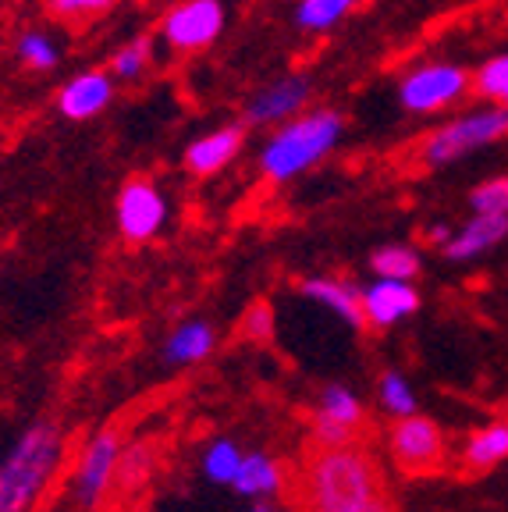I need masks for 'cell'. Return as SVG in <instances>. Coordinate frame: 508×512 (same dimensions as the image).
<instances>
[{"label":"cell","instance_id":"1","mask_svg":"<svg viewBox=\"0 0 508 512\" xmlns=\"http://www.w3.org/2000/svg\"><path fill=\"white\" fill-rule=\"evenodd\" d=\"M381 495H388V480L370 445H306L295 480L302 512H352Z\"/></svg>","mask_w":508,"mask_h":512},{"label":"cell","instance_id":"2","mask_svg":"<svg viewBox=\"0 0 508 512\" xmlns=\"http://www.w3.org/2000/svg\"><path fill=\"white\" fill-rule=\"evenodd\" d=\"M345 136V114L334 107H306L295 118L281 121L260 146V175L274 185L306 175L327 160Z\"/></svg>","mask_w":508,"mask_h":512},{"label":"cell","instance_id":"3","mask_svg":"<svg viewBox=\"0 0 508 512\" xmlns=\"http://www.w3.org/2000/svg\"><path fill=\"white\" fill-rule=\"evenodd\" d=\"M64 463V431L32 420L0 459V512H32Z\"/></svg>","mask_w":508,"mask_h":512},{"label":"cell","instance_id":"4","mask_svg":"<svg viewBox=\"0 0 508 512\" xmlns=\"http://www.w3.org/2000/svg\"><path fill=\"white\" fill-rule=\"evenodd\" d=\"M508 139V107L484 104L473 111L455 114L445 125L430 128L427 136L420 139V160L427 168H448L455 160L469 157V153L487 150Z\"/></svg>","mask_w":508,"mask_h":512},{"label":"cell","instance_id":"5","mask_svg":"<svg viewBox=\"0 0 508 512\" xmlns=\"http://www.w3.org/2000/svg\"><path fill=\"white\" fill-rule=\"evenodd\" d=\"M469 89H473V72H466L459 61H427L398 79V104L402 111L430 118L462 104Z\"/></svg>","mask_w":508,"mask_h":512},{"label":"cell","instance_id":"6","mask_svg":"<svg viewBox=\"0 0 508 512\" xmlns=\"http://www.w3.org/2000/svg\"><path fill=\"white\" fill-rule=\"evenodd\" d=\"M388 452L391 463L402 477H437L445 473L448 466V448H445V434L434 420L427 416H398L388 431Z\"/></svg>","mask_w":508,"mask_h":512},{"label":"cell","instance_id":"7","mask_svg":"<svg viewBox=\"0 0 508 512\" xmlns=\"http://www.w3.org/2000/svg\"><path fill=\"white\" fill-rule=\"evenodd\" d=\"M228 25V8L224 0H178L175 8L160 18V43L171 54H203L221 40Z\"/></svg>","mask_w":508,"mask_h":512},{"label":"cell","instance_id":"8","mask_svg":"<svg viewBox=\"0 0 508 512\" xmlns=\"http://www.w3.org/2000/svg\"><path fill=\"white\" fill-rule=\"evenodd\" d=\"M114 224L118 235L132 246L157 239L160 228L167 224V196L150 175H132L118 189L114 200Z\"/></svg>","mask_w":508,"mask_h":512},{"label":"cell","instance_id":"9","mask_svg":"<svg viewBox=\"0 0 508 512\" xmlns=\"http://www.w3.org/2000/svg\"><path fill=\"white\" fill-rule=\"evenodd\" d=\"M118 456H121V434L111 431V427L96 431L86 441L72 473V498L79 509L93 512L107 498V491L114 484V470H118Z\"/></svg>","mask_w":508,"mask_h":512},{"label":"cell","instance_id":"10","mask_svg":"<svg viewBox=\"0 0 508 512\" xmlns=\"http://www.w3.org/2000/svg\"><path fill=\"white\" fill-rule=\"evenodd\" d=\"M313 100V79L302 72H285L278 79L263 82L253 96L246 100L242 121L246 125H281V121L295 118L310 107Z\"/></svg>","mask_w":508,"mask_h":512},{"label":"cell","instance_id":"11","mask_svg":"<svg viewBox=\"0 0 508 512\" xmlns=\"http://www.w3.org/2000/svg\"><path fill=\"white\" fill-rule=\"evenodd\" d=\"M114 96H118V82H114V75L104 72V68H86V72L72 75V79L57 89L54 107L64 121L79 125V121L100 118V114L114 104Z\"/></svg>","mask_w":508,"mask_h":512},{"label":"cell","instance_id":"12","mask_svg":"<svg viewBox=\"0 0 508 512\" xmlns=\"http://www.w3.org/2000/svg\"><path fill=\"white\" fill-rule=\"evenodd\" d=\"M359 299H363V320L366 328H395L398 320L413 317L420 310V292H416L413 281H398V278H377L374 285L359 288Z\"/></svg>","mask_w":508,"mask_h":512},{"label":"cell","instance_id":"13","mask_svg":"<svg viewBox=\"0 0 508 512\" xmlns=\"http://www.w3.org/2000/svg\"><path fill=\"white\" fill-rule=\"evenodd\" d=\"M242 150H246V125H221L192 139L182 153V164L192 178H210L228 168Z\"/></svg>","mask_w":508,"mask_h":512},{"label":"cell","instance_id":"14","mask_svg":"<svg viewBox=\"0 0 508 512\" xmlns=\"http://www.w3.org/2000/svg\"><path fill=\"white\" fill-rule=\"evenodd\" d=\"M508 239V214H473L459 232H452V239L441 246V253L448 260H473V256L487 253L498 242Z\"/></svg>","mask_w":508,"mask_h":512},{"label":"cell","instance_id":"15","mask_svg":"<svg viewBox=\"0 0 508 512\" xmlns=\"http://www.w3.org/2000/svg\"><path fill=\"white\" fill-rule=\"evenodd\" d=\"M302 296L317 299L324 303L327 310H334L345 324L352 328H366L363 320V299H359V288L349 285V281H338V278H306L302 281Z\"/></svg>","mask_w":508,"mask_h":512},{"label":"cell","instance_id":"16","mask_svg":"<svg viewBox=\"0 0 508 512\" xmlns=\"http://www.w3.org/2000/svg\"><path fill=\"white\" fill-rule=\"evenodd\" d=\"M501 459H508V416L487 424L484 431H477L466 441L462 466H466V473H487V470H494Z\"/></svg>","mask_w":508,"mask_h":512},{"label":"cell","instance_id":"17","mask_svg":"<svg viewBox=\"0 0 508 512\" xmlns=\"http://www.w3.org/2000/svg\"><path fill=\"white\" fill-rule=\"evenodd\" d=\"M235 491L246 498H267V495H278L281 484H285V470L270 456L263 452H253V456H242L239 473H235Z\"/></svg>","mask_w":508,"mask_h":512},{"label":"cell","instance_id":"18","mask_svg":"<svg viewBox=\"0 0 508 512\" xmlns=\"http://www.w3.org/2000/svg\"><path fill=\"white\" fill-rule=\"evenodd\" d=\"M214 342H217L214 328H210L207 320H189V324L171 331V338L164 345V356L171 363H199L214 352Z\"/></svg>","mask_w":508,"mask_h":512},{"label":"cell","instance_id":"19","mask_svg":"<svg viewBox=\"0 0 508 512\" xmlns=\"http://www.w3.org/2000/svg\"><path fill=\"white\" fill-rule=\"evenodd\" d=\"M15 57L25 72L47 75L61 64V43L47 29H22L15 40Z\"/></svg>","mask_w":508,"mask_h":512},{"label":"cell","instance_id":"20","mask_svg":"<svg viewBox=\"0 0 508 512\" xmlns=\"http://www.w3.org/2000/svg\"><path fill=\"white\" fill-rule=\"evenodd\" d=\"M359 4L363 0H299L295 4V25L310 36H320V32H331L334 25H342Z\"/></svg>","mask_w":508,"mask_h":512},{"label":"cell","instance_id":"21","mask_svg":"<svg viewBox=\"0 0 508 512\" xmlns=\"http://www.w3.org/2000/svg\"><path fill=\"white\" fill-rule=\"evenodd\" d=\"M153 64V40L150 36H135V40L121 43L111 54V68L114 82H139Z\"/></svg>","mask_w":508,"mask_h":512},{"label":"cell","instance_id":"22","mask_svg":"<svg viewBox=\"0 0 508 512\" xmlns=\"http://www.w3.org/2000/svg\"><path fill=\"white\" fill-rule=\"evenodd\" d=\"M420 253L413 246H381L370 253V271L377 278H398V281H413L420 274Z\"/></svg>","mask_w":508,"mask_h":512},{"label":"cell","instance_id":"23","mask_svg":"<svg viewBox=\"0 0 508 512\" xmlns=\"http://www.w3.org/2000/svg\"><path fill=\"white\" fill-rule=\"evenodd\" d=\"M473 93L484 100V104L508 107V50L505 54H494L473 72Z\"/></svg>","mask_w":508,"mask_h":512},{"label":"cell","instance_id":"24","mask_svg":"<svg viewBox=\"0 0 508 512\" xmlns=\"http://www.w3.org/2000/svg\"><path fill=\"white\" fill-rule=\"evenodd\" d=\"M153 459H157V452H153V445H146V441H135V445L121 448L118 470H114V484L125 491L143 488L146 477H150V470H153Z\"/></svg>","mask_w":508,"mask_h":512},{"label":"cell","instance_id":"25","mask_svg":"<svg viewBox=\"0 0 508 512\" xmlns=\"http://www.w3.org/2000/svg\"><path fill=\"white\" fill-rule=\"evenodd\" d=\"M121 0H43V11H47L54 22L64 25H89L96 18L111 15Z\"/></svg>","mask_w":508,"mask_h":512},{"label":"cell","instance_id":"26","mask_svg":"<svg viewBox=\"0 0 508 512\" xmlns=\"http://www.w3.org/2000/svg\"><path fill=\"white\" fill-rule=\"evenodd\" d=\"M317 409H320V413H327V416H334V420H342V424L356 427V431L370 434V420H366L363 402H359L349 388H338V384L324 388V392H320V406Z\"/></svg>","mask_w":508,"mask_h":512},{"label":"cell","instance_id":"27","mask_svg":"<svg viewBox=\"0 0 508 512\" xmlns=\"http://www.w3.org/2000/svg\"><path fill=\"white\" fill-rule=\"evenodd\" d=\"M366 438L370 434L356 431V427L342 424V420H334V416L327 413H313L310 420V441L306 445H320V448H338V445H366Z\"/></svg>","mask_w":508,"mask_h":512},{"label":"cell","instance_id":"28","mask_svg":"<svg viewBox=\"0 0 508 512\" xmlns=\"http://www.w3.org/2000/svg\"><path fill=\"white\" fill-rule=\"evenodd\" d=\"M473 214H508V175H494L469 192Z\"/></svg>","mask_w":508,"mask_h":512},{"label":"cell","instance_id":"29","mask_svg":"<svg viewBox=\"0 0 508 512\" xmlns=\"http://www.w3.org/2000/svg\"><path fill=\"white\" fill-rule=\"evenodd\" d=\"M239 463H242V452L231 441H217V445H210L207 459H203V470H207L210 480H217V484H231L235 480V473H239Z\"/></svg>","mask_w":508,"mask_h":512},{"label":"cell","instance_id":"30","mask_svg":"<svg viewBox=\"0 0 508 512\" xmlns=\"http://www.w3.org/2000/svg\"><path fill=\"white\" fill-rule=\"evenodd\" d=\"M381 402H384V409L395 413V416L416 413V399H413L409 384H405V377L398 374V370H388V374L381 377Z\"/></svg>","mask_w":508,"mask_h":512},{"label":"cell","instance_id":"31","mask_svg":"<svg viewBox=\"0 0 508 512\" xmlns=\"http://www.w3.org/2000/svg\"><path fill=\"white\" fill-rule=\"evenodd\" d=\"M242 335L256 338V342H267V338L274 335V310H270L263 299L246 310V317H242Z\"/></svg>","mask_w":508,"mask_h":512},{"label":"cell","instance_id":"32","mask_svg":"<svg viewBox=\"0 0 508 512\" xmlns=\"http://www.w3.org/2000/svg\"><path fill=\"white\" fill-rule=\"evenodd\" d=\"M352 512H398V505L391 502L388 495H381V498H374V502L359 505V509H352Z\"/></svg>","mask_w":508,"mask_h":512},{"label":"cell","instance_id":"33","mask_svg":"<svg viewBox=\"0 0 508 512\" xmlns=\"http://www.w3.org/2000/svg\"><path fill=\"white\" fill-rule=\"evenodd\" d=\"M452 232L455 228H448V224H434V228H430V242H437V246H445L448 239H452Z\"/></svg>","mask_w":508,"mask_h":512}]
</instances>
